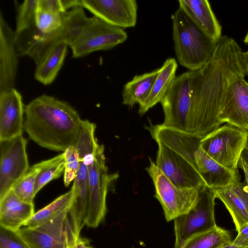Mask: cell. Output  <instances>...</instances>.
Returning a JSON list of instances; mask_svg holds the SVG:
<instances>
[{"instance_id":"obj_13","label":"cell","mask_w":248,"mask_h":248,"mask_svg":"<svg viewBox=\"0 0 248 248\" xmlns=\"http://www.w3.org/2000/svg\"><path fill=\"white\" fill-rule=\"evenodd\" d=\"M79 6L105 22L123 29L134 27L137 23L136 0H79Z\"/></svg>"},{"instance_id":"obj_6","label":"cell","mask_w":248,"mask_h":248,"mask_svg":"<svg viewBox=\"0 0 248 248\" xmlns=\"http://www.w3.org/2000/svg\"><path fill=\"white\" fill-rule=\"evenodd\" d=\"M248 143V131L226 124L200 140V146L222 166L238 169L242 154Z\"/></svg>"},{"instance_id":"obj_29","label":"cell","mask_w":248,"mask_h":248,"mask_svg":"<svg viewBox=\"0 0 248 248\" xmlns=\"http://www.w3.org/2000/svg\"><path fill=\"white\" fill-rule=\"evenodd\" d=\"M38 0H25L16 7V29L17 35L35 24Z\"/></svg>"},{"instance_id":"obj_18","label":"cell","mask_w":248,"mask_h":248,"mask_svg":"<svg viewBox=\"0 0 248 248\" xmlns=\"http://www.w3.org/2000/svg\"><path fill=\"white\" fill-rule=\"evenodd\" d=\"M216 198L219 199L229 212L238 231L244 223H248V192L240 175L230 186L214 189Z\"/></svg>"},{"instance_id":"obj_30","label":"cell","mask_w":248,"mask_h":248,"mask_svg":"<svg viewBox=\"0 0 248 248\" xmlns=\"http://www.w3.org/2000/svg\"><path fill=\"white\" fill-rule=\"evenodd\" d=\"M63 153L65 159L63 182L64 186H68L76 177L79 166V158L74 145L69 146Z\"/></svg>"},{"instance_id":"obj_24","label":"cell","mask_w":248,"mask_h":248,"mask_svg":"<svg viewBox=\"0 0 248 248\" xmlns=\"http://www.w3.org/2000/svg\"><path fill=\"white\" fill-rule=\"evenodd\" d=\"M74 199L73 189L61 195L49 204L35 212L25 224L24 227H35L55 217L70 208Z\"/></svg>"},{"instance_id":"obj_23","label":"cell","mask_w":248,"mask_h":248,"mask_svg":"<svg viewBox=\"0 0 248 248\" xmlns=\"http://www.w3.org/2000/svg\"><path fill=\"white\" fill-rule=\"evenodd\" d=\"M232 241L230 232L217 225L189 238L179 248H219Z\"/></svg>"},{"instance_id":"obj_22","label":"cell","mask_w":248,"mask_h":248,"mask_svg":"<svg viewBox=\"0 0 248 248\" xmlns=\"http://www.w3.org/2000/svg\"><path fill=\"white\" fill-rule=\"evenodd\" d=\"M160 71V68L152 72L136 75L127 82L122 91V103L133 107L136 104L141 105L148 96L154 82Z\"/></svg>"},{"instance_id":"obj_21","label":"cell","mask_w":248,"mask_h":248,"mask_svg":"<svg viewBox=\"0 0 248 248\" xmlns=\"http://www.w3.org/2000/svg\"><path fill=\"white\" fill-rule=\"evenodd\" d=\"M68 45L62 41L56 45L36 65L34 78L45 85L52 83L62 67Z\"/></svg>"},{"instance_id":"obj_34","label":"cell","mask_w":248,"mask_h":248,"mask_svg":"<svg viewBox=\"0 0 248 248\" xmlns=\"http://www.w3.org/2000/svg\"><path fill=\"white\" fill-rule=\"evenodd\" d=\"M238 234L232 244L238 247H248V223L243 224L237 231Z\"/></svg>"},{"instance_id":"obj_37","label":"cell","mask_w":248,"mask_h":248,"mask_svg":"<svg viewBox=\"0 0 248 248\" xmlns=\"http://www.w3.org/2000/svg\"><path fill=\"white\" fill-rule=\"evenodd\" d=\"M243 66L246 74L248 76V50L242 53Z\"/></svg>"},{"instance_id":"obj_40","label":"cell","mask_w":248,"mask_h":248,"mask_svg":"<svg viewBox=\"0 0 248 248\" xmlns=\"http://www.w3.org/2000/svg\"><path fill=\"white\" fill-rule=\"evenodd\" d=\"M92 248H93V247H92Z\"/></svg>"},{"instance_id":"obj_35","label":"cell","mask_w":248,"mask_h":248,"mask_svg":"<svg viewBox=\"0 0 248 248\" xmlns=\"http://www.w3.org/2000/svg\"><path fill=\"white\" fill-rule=\"evenodd\" d=\"M238 168H240L245 175V181L243 182L245 188L248 192V169L246 166L241 161H239Z\"/></svg>"},{"instance_id":"obj_19","label":"cell","mask_w":248,"mask_h":248,"mask_svg":"<svg viewBox=\"0 0 248 248\" xmlns=\"http://www.w3.org/2000/svg\"><path fill=\"white\" fill-rule=\"evenodd\" d=\"M182 9L197 26L217 42L222 37V27L207 0H179Z\"/></svg>"},{"instance_id":"obj_17","label":"cell","mask_w":248,"mask_h":248,"mask_svg":"<svg viewBox=\"0 0 248 248\" xmlns=\"http://www.w3.org/2000/svg\"><path fill=\"white\" fill-rule=\"evenodd\" d=\"M35 213L34 203L22 201L12 189L0 199V226L6 230L16 232Z\"/></svg>"},{"instance_id":"obj_25","label":"cell","mask_w":248,"mask_h":248,"mask_svg":"<svg viewBox=\"0 0 248 248\" xmlns=\"http://www.w3.org/2000/svg\"><path fill=\"white\" fill-rule=\"evenodd\" d=\"M16 233L30 248H66L65 233L64 237L57 238L28 227Z\"/></svg>"},{"instance_id":"obj_9","label":"cell","mask_w":248,"mask_h":248,"mask_svg":"<svg viewBox=\"0 0 248 248\" xmlns=\"http://www.w3.org/2000/svg\"><path fill=\"white\" fill-rule=\"evenodd\" d=\"M191 71L176 76L160 102L163 125L187 132L191 100Z\"/></svg>"},{"instance_id":"obj_12","label":"cell","mask_w":248,"mask_h":248,"mask_svg":"<svg viewBox=\"0 0 248 248\" xmlns=\"http://www.w3.org/2000/svg\"><path fill=\"white\" fill-rule=\"evenodd\" d=\"M157 144L155 164L175 185L198 189L205 185L193 165L170 148Z\"/></svg>"},{"instance_id":"obj_8","label":"cell","mask_w":248,"mask_h":248,"mask_svg":"<svg viewBox=\"0 0 248 248\" xmlns=\"http://www.w3.org/2000/svg\"><path fill=\"white\" fill-rule=\"evenodd\" d=\"M146 170L155 188L154 197L161 204L166 220L170 221L187 213L196 204L198 189L175 185L157 167L151 158Z\"/></svg>"},{"instance_id":"obj_38","label":"cell","mask_w":248,"mask_h":248,"mask_svg":"<svg viewBox=\"0 0 248 248\" xmlns=\"http://www.w3.org/2000/svg\"><path fill=\"white\" fill-rule=\"evenodd\" d=\"M219 248H248V247H247V248L238 247H236V246H235L233 245L231 243V244H228V245L222 246V247H220Z\"/></svg>"},{"instance_id":"obj_36","label":"cell","mask_w":248,"mask_h":248,"mask_svg":"<svg viewBox=\"0 0 248 248\" xmlns=\"http://www.w3.org/2000/svg\"><path fill=\"white\" fill-rule=\"evenodd\" d=\"M239 161L242 162L248 169V143L243 151Z\"/></svg>"},{"instance_id":"obj_4","label":"cell","mask_w":248,"mask_h":248,"mask_svg":"<svg viewBox=\"0 0 248 248\" xmlns=\"http://www.w3.org/2000/svg\"><path fill=\"white\" fill-rule=\"evenodd\" d=\"M201 139L182 132L174 139L172 149L197 169L207 186L217 189L230 186L240 175L238 169H228L211 158L201 147Z\"/></svg>"},{"instance_id":"obj_33","label":"cell","mask_w":248,"mask_h":248,"mask_svg":"<svg viewBox=\"0 0 248 248\" xmlns=\"http://www.w3.org/2000/svg\"><path fill=\"white\" fill-rule=\"evenodd\" d=\"M37 9L54 13H64L62 0H38Z\"/></svg>"},{"instance_id":"obj_39","label":"cell","mask_w":248,"mask_h":248,"mask_svg":"<svg viewBox=\"0 0 248 248\" xmlns=\"http://www.w3.org/2000/svg\"><path fill=\"white\" fill-rule=\"evenodd\" d=\"M244 43L246 44H248V31L247 32L244 39Z\"/></svg>"},{"instance_id":"obj_1","label":"cell","mask_w":248,"mask_h":248,"mask_svg":"<svg viewBox=\"0 0 248 248\" xmlns=\"http://www.w3.org/2000/svg\"><path fill=\"white\" fill-rule=\"evenodd\" d=\"M83 121L67 103L42 94L25 107L24 130L41 147L63 152L76 143Z\"/></svg>"},{"instance_id":"obj_2","label":"cell","mask_w":248,"mask_h":248,"mask_svg":"<svg viewBox=\"0 0 248 248\" xmlns=\"http://www.w3.org/2000/svg\"><path fill=\"white\" fill-rule=\"evenodd\" d=\"M171 20L174 51L179 64L188 71L202 68L212 57L217 42L180 8L172 15Z\"/></svg>"},{"instance_id":"obj_31","label":"cell","mask_w":248,"mask_h":248,"mask_svg":"<svg viewBox=\"0 0 248 248\" xmlns=\"http://www.w3.org/2000/svg\"><path fill=\"white\" fill-rule=\"evenodd\" d=\"M69 220L67 218L64 229L66 248H92L89 240L82 237L80 234H77L74 232Z\"/></svg>"},{"instance_id":"obj_14","label":"cell","mask_w":248,"mask_h":248,"mask_svg":"<svg viewBox=\"0 0 248 248\" xmlns=\"http://www.w3.org/2000/svg\"><path fill=\"white\" fill-rule=\"evenodd\" d=\"M218 119L221 124L248 131V82L245 77L229 85Z\"/></svg>"},{"instance_id":"obj_28","label":"cell","mask_w":248,"mask_h":248,"mask_svg":"<svg viewBox=\"0 0 248 248\" xmlns=\"http://www.w3.org/2000/svg\"><path fill=\"white\" fill-rule=\"evenodd\" d=\"M64 13H54L37 9L35 17V27L44 34H51L59 31L63 23Z\"/></svg>"},{"instance_id":"obj_27","label":"cell","mask_w":248,"mask_h":248,"mask_svg":"<svg viewBox=\"0 0 248 248\" xmlns=\"http://www.w3.org/2000/svg\"><path fill=\"white\" fill-rule=\"evenodd\" d=\"M40 170L36 164L33 165L12 187L14 193L22 201L33 203L36 179Z\"/></svg>"},{"instance_id":"obj_16","label":"cell","mask_w":248,"mask_h":248,"mask_svg":"<svg viewBox=\"0 0 248 248\" xmlns=\"http://www.w3.org/2000/svg\"><path fill=\"white\" fill-rule=\"evenodd\" d=\"M16 34L0 12V92L15 88L18 65Z\"/></svg>"},{"instance_id":"obj_32","label":"cell","mask_w":248,"mask_h":248,"mask_svg":"<svg viewBox=\"0 0 248 248\" xmlns=\"http://www.w3.org/2000/svg\"><path fill=\"white\" fill-rule=\"evenodd\" d=\"M0 248H30L16 234L0 227Z\"/></svg>"},{"instance_id":"obj_3","label":"cell","mask_w":248,"mask_h":248,"mask_svg":"<svg viewBox=\"0 0 248 248\" xmlns=\"http://www.w3.org/2000/svg\"><path fill=\"white\" fill-rule=\"evenodd\" d=\"M96 125L88 120L83 121L78 138L74 145L78 153L79 166L72 188L74 199L70 209L68 218L71 226L77 233L80 234L89 204V173L90 166L99 145L95 136Z\"/></svg>"},{"instance_id":"obj_15","label":"cell","mask_w":248,"mask_h":248,"mask_svg":"<svg viewBox=\"0 0 248 248\" xmlns=\"http://www.w3.org/2000/svg\"><path fill=\"white\" fill-rule=\"evenodd\" d=\"M25 107L15 88L0 92V140L22 135Z\"/></svg>"},{"instance_id":"obj_5","label":"cell","mask_w":248,"mask_h":248,"mask_svg":"<svg viewBox=\"0 0 248 248\" xmlns=\"http://www.w3.org/2000/svg\"><path fill=\"white\" fill-rule=\"evenodd\" d=\"M104 146L99 144L89 173V204L84 224L97 228L104 222L107 212V196L110 185L119 177L118 173L109 174L106 164Z\"/></svg>"},{"instance_id":"obj_11","label":"cell","mask_w":248,"mask_h":248,"mask_svg":"<svg viewBox=\"0 0 248 248\" xmlns=\"http://www.w3.org/2000/svg\"><path fill=\"white\" fill-rule=\"evenodd\" d=\"M27 140L22 135L0 140V199L29 170Z\"/></svg>"},{"instance_id":"obj_7","label":"cell","mask_w":248,"mask_h":248,"mask_svg":"<svg viewBox=\"0 0 248 248\" xmlns=\"http://www.w3.org/2000/svg\"><path fill=\"white\" fill-rule=\"evenodd\" d=\"M195 205L174 220V248H179L189 238L208 231L217 224L215 218V192L204 185L198 189Z\"/></svg>"},{"instance_id":"obj_10","label":"cell","mask_w":248,"mask_h":248,"mask_svg":"<svg viewBox=\"0 0 248 248\" xmlns=\"http://www.w3.org/2000/svg\"><path fill=\"white\" fill-rule=\"evenodd\" d=\"M127 38V34L123 29L93 16L90 17L80 37L70 46L72 57L80 58L94 51L110 49L124 43Z\"/></svg>"},{"instance_id":"obj_26","label":"cell","mask_w":248,"mask_h":248,"mask_svg":"<svg viewBox=\"0 0 248 248\" xmlns=\"http://www.w3.org/2000/svg\"><path fill=\"white\" fill-rule=\"evenodd\" d=\"M40 170L36 179L35 196L46 184L59 178L64 173L65 159L63 153L50 159L36 164Z\"/></svg>"},{"instance_id":"obj_20","label":"cell","mask_w":248,"mask_h":248,"mask_svg":"<svg viewBox=\"0 0 248 248\" xmlns=\"http://www.w3.org/2000/svg\"><path fill=\"white\" fill-rule=\"evenodd\" d=\"M178 64L176 60L170 58L165 60L152 90L145 100L139 105V113L143 115L156 104L160 103L176 78Z\"/></svg>"}]
</instances>
